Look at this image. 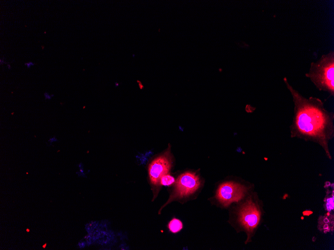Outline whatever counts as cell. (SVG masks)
I'll return each mask as SVG.
<instances>
[{
  "label": "cell",
  "instance_id": "9c48e42d",
  "mask_svg": "<svg viewBox=\"0 0 334 250\" xmlns=\"http://www.w3.org/2000/svg\"><path fill=\"white\" fill-rule=\"evenodd\" d=\"M326 207L328 211H331L334 209V197L332 196L327 199L326 201Z\"/></svg>",
  "mask_w": 334,
  "mask_h": 250
},
{
  "label": "cell",
  "instance_id": "9a60e30c",
  "mask_svg": "<svg viewBox=\"0 0 334 250\" xmlns=\"http://www.w3.org/2000/svg\"><path fill=\"white\" fill-rule=\"evenodd\" d=\"M7 68L8 69H11V68H12V67H11V66L10 65H9V64H8Z\"/></svg>",
  "mask_w": 334,
  "mask_h": 250
},
{
  "label": "cell",
  "instance_id": "3957f363",
  "mask_svg": "<svg viewBox=\"0 0 334 250\" xmlns=\"http://www.w3.org/2000/svg\"><path fill=\"white\" fill-rule=\"evenodd\" d=\"M200 178L195 173L187 172L179 176L175 184L174 189L165 206L177 199L190 195L200 187Z\"/></svg>",
  "mask_w": 334,
  "mask_h": 250
},
{
  "label": "cell",
  "instance_id": "5bb4252c",
  "mask_svg": "<svg viewBox=\"0 0 334 250\" xmlns=\"http://www.w3.org/2000/svg\"><path fill=\"white\" fill-rule=\"evenodd\" d=\"M0 63H1V65H3V64H5V63H6V62H5L4 60H2V59H1V60H0Z\"/></svg>",
  "mask_w": 334,
  "mask_h": 250
},
{
  "label": "cell",
  "instance_id": "8fae6325",
  "mask_svg": "<svg viewBox=\"0 0 334 250\" xmlns=\"http://www.w3.org/2000/svg\"><path fill=\"white\" fill-rule=\"evenodd\" d=\"M58 139L57 138L56 136H54L51 137L49 139V140H48V142H49V145L50 146H52L54 143L57 142H58Z\"/></svg>",
  "mask_w": 334,
  "mask_h": 250
},
{
  "label": "cell",
  "instance_id": "52a82bcc",
  "mask_svg": "<svg viewBox=\"0 0 334 250\" xmlns=\"http://www.w3.org/2000/svg\"><path fill=\"white\" fill-rule=\"evenodd\" d=\"M168 227L171 232L177 233L183 228V224L180 220L174 218L169 223Z\"/></svg>",
  "mask_w": 334,
  "mask_h": 250
},
{
  "label": "cell",
  "instance_id": "7c38bea8",
  "mask_svg": "<svg viewBox=\"0 0 334 250\" xmlns=\"http://www.w3.org/2000/svg\"><path fill=\"white\" fill-rule=\"evenodd\" d=\"M44 96L45 99V100H51V99H52V98L54 96V94H50L49 93H48V92H45V93H44Z\"/></svg>",
  "mask_w": 334,
  "mask_h": 250
},
{
  "label": "cell",
  "instance_id": "4fadbf2b",
  "mask_svg": "<svg viewBox=\"0 0 334 250\" xmlns=\"http://www.w3.org/2000/svg\"><path fill=\"white\" fill-rule=\"evenodd\" d=\"M34 65H35V63L32 62H26L25 63V66H27V68H28V69H30L32 66H34Z\"/></svg>",
  "mask_w": 334,
  "mask_h": 250
},
{
  "label": "cell",
  "instance_id": "2e32d148",
  "mask_svg": "<svg viewBox=\"0 0 334 250\" xmlns=\"http://www.w3.org/2000/svg\"><path fill=\"white\" fill-rule=\"evenodd\" d=\"M46 244L44 245V246H43V247L45 248V247H46Z\"/></svg>",
  "mask_w": 334,
  "mask_h": 250
},
{
  "label": "cell",
  "instance_id": "6da1fadb",
  "mask_svg": "<svg viewBox=\"0 0 334 250\" xmlns=\"http://www.w3.org/2000/svg\"><path fill=\"white\" fill-rule=\"evenodd\" d=\"M284 83L293 97L294 116L290 131L292 137L318 143L329 155L328 142L334 136V114L326 109L319 98H306L295 90L286 78Z\"/></svg>",
  "mask_w": 334,
  "mask_h": 250
},
{
  "label": "cell",
  "instance_id": "30bf717a",
  "mask_svg": "<svg viewBox=\"0 0 334 250\" xmlns=\"http://www.w3.org/2000/svg\"><path fill=\"white\" fill-rule=\"evenodd\" d=\"M323 223L324 224V226H323V229L327 230L329 229V224L330 223V221L328 218H324V219L323 220Z\"/></svg>",
  "mask_w": 334,
  "mask_h": 250
},
{
  "label": "cell",
  "instance_id": "277c9868",
  "mask_svg": "<svg viewBox=\"0 0 334 250\" xmlns=\"http://www.w3.org/2000/svg\"><path fill=\"white\" fill-rule=\"evenodd\" d=\"M172 166V158L170 151H167L154 159L149 166V175L151 184L158 186L163 175L168 174Z\"/></svg>",
  "mask_w": 334,
  "mask_h": 250
},
{
  "label": "cell",
  "instance_id": "8992f818",
  "mask_svg": "<svg viewBox=\"0 0 334 250\" xmlns=\"http://www.w3.org/2000/svg\"><path fill=\"white\" fill-rule=\"evenodd\" d=\"M260 220V213L252 200L247 201L239 212V221L248 232H252L257 226Z\"/></svg>",
  "mask_w": 334,
  "mask_h": 250
},
{
  "label": "cell",
  "instance_id": "7a4b0ae2",
  "mask_svg": "<svg viewBox=\"0 0 334 250\" xmlns=\"http://www.w3.org/2000/svg\"><path fill=\"white\" fill-rule=\"evenodd\" d=\"M306 77L309 78L320 91L334 96V53L331 51L323 55L316 62L311 64Z\"/></svg>",
  "mask_w": 334,
  "mask_h": 250
},
{
  "label": "cell",
  "instance_id": "5b68a950",
  "mask_svg": "<svg viewBox=\"0 0 334 250\" xmlns=\"http://www.w3.org/2000/svg\"><path fill=\"white\" fill-rule=\"evenodd\" d=\"M246 188L236 183L229 182L221 184L218 190L217 198L224 206H228L234 202H238L244 197Z\"/></svg>",
  "mask_w": 334,
  "mask_h": 250
},
{
  "label": "cell",
  "instance_id": "ba28073f",
  "mask_svg": "<svg viewBox=\"0 0 334 250\" xmlns=\"http://www.w3.org/2000/svg\"><path fill=\"white\" fill-rule=\"evenodd\" d=\"M175 182V180L171 175L167 174L162 177L160 180V184L162 185L170 186Z\"/></svg>",
  "mask_w": 334,
  "mask_h": 250
}]
</instances>
